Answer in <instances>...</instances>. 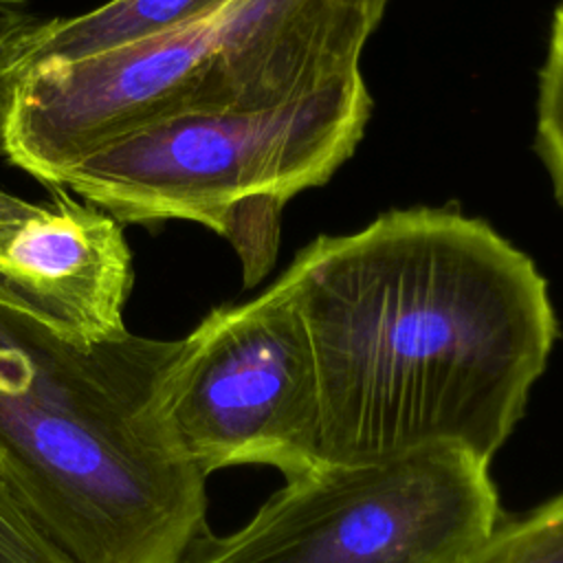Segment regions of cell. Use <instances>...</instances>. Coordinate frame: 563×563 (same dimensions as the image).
I'll use <instances>...</instances> for the list:
<instances>
[{"mask_svg": "<svg viewBox=\"0 0 563 563\" xmlns=\"http://www.w3.org/2000/svg\"><path fill=\"white\" fill-rule=\"evenodd\" d=\"M178 345L77 343L0 301V464L75 563H189L209 534L207 477L156 413Z\"/></svg>", "mask_w": 563, "mask_h": 563, "instance_id": "7a4b0ae2", "label": "cell"}, {"mask_svg": "<svg viewBox=\"0 0 563 563\" xmlns=\"http://www.w3.org/2000/svg\"><path fill=\"white\" fill-rule=\"evenodd\" d=\"M227 2L229 0H110L68 20H46L31 40L13 77L42 62H77L187 26Z\"/></svg>", "mask_w": 563, "mask_h": 563, "instance_id": "52a82bcc", "label": "cell"}, {"mask_svg": "<svg viewBox=\"0 0 563 563\" xmlns=\"http://www.w3.org/2000/svg\"><path fill=\"white\" fill-rule=\"evenodd\" d=\"M0 563H75L46 532L0 464Z\"/></svg>", "mask_w": 563, "mask_h": 563, "instance_id": "30bf717a", "label": "cell"}, {"mask_svg": "<svg viewBox=\"0 0 563 563\" xmlns=\"http://www.w3.org/2000/svg\"><path fill=\"white\" fill-rule=\"evenodd\" d=\"M369 112L361 75L268 110L174 117L95 150L59 185L121 224L189 220L220 233L251 286L275 257L284 205L332 178Z\"/></svg>", "mask_w": 563, "mask_h": 563, "instance_id": "3957f363", "label": "cell"}, {"mask_svg": "<svg viewBox=\"0 0 563 563\" xmlns=\"http://www.w3.org/2000/svg\"><path fill=\"white\" fill-rule=\"evenodd\" d=\"M277 282L310 336L323 462L431 446L490 462L559 336L537 264L453 207L321 235Z\"/></svg>", "mask_w": 563, "mask_h": 563, "instance_id": "6da1fadb", "label": "cell"}, {"mask_svg": "<svg viewBox=\"0 0 563 563\" xmlns=\"http://www.w3.org/2000/svg\"><path fill=\"white\" fill-rule=\"evenodd\" d=\"M534 150L563 209V0L554 9L537 86Z\"/></svg>", "mask_w": 563, "mask_h": 563, "instance_id": "9c48e42d", "label": "cell"}, {"mask_svg": "<svg viewBox=\"0 0 563 563\" xmlns=\"http://www.w3.org/2000/svg\"><path fill=\"white\" fill-rule=\"evenodd\" d=\"M156 413L172 449L205 477L264 464L288 479L323 462L310 336L277 279L249 301L211 310L180 339Z\"/></svg>", "mask_w": 563, "mask_h": 563, "instance_id": "5b68a950", "label": "cell"}, {"mask_svg": "<svg viewBox=\"0 0 563 563\" xmlns=\"http://www.w3.org/2000/svg\"><path fill=\"white\" fill-rule=\"evenodd\" d=\"M44 22L24 0H0V97Z\"/></svg>", "mask_w": 563, "mask_h": 563, "instance_id": "8fae6325", "label": "cell"}, {"mask_svg": "<svg viewBox=\"0 0 563 563\" xmlns=\"http://www.w3.org/2000/svg\"><path fill=\"white\" fill-rule=\"evenodd\" d=\"M462 563H563V493L501 519Z\"/></svg>", "mask_w": 563, "mask_h": 563, "instance_id": "ba28073f", "label": "cell"}, {"mask_svg": "<svg viewBox=\"0 0 563 563\" xmlns=\"http://www.w3.org/2000/svg\"><path fill=\"white\" fill-rule=\"evenodd\" d=\"M29 200L0 187V301L77 343L123 336L134 282L123 227L64 185Z\"/></svg>", "mask_w": 563, "mask_h": 563, "instance_id": "8992f818", "label": "cell"}, {"mask_svg": "<svg viewBox=\"0 0 563 563\" xmlns=\"http://www.w3.org/2000/svg\"><path fill=\"white\" fill-rule=\"evenodd\" d=\"M488 464L449 446L325 460L189 563H462L501 521Z\"/></svg>", "mask_w": 563, "mask_h": 563, "instance_id": "277c9868", "label": "cell"}]
</instances>
